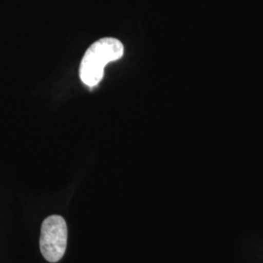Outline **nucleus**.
Returning <instances> with one entry per match:
<instances>
[{
    "label": "nucleus",
    "instance_id": "f03ea898",
    "mask_svg": "<svg viewBox=\"0 0 263 263\" xmlns=\"http://www.w3.org/2000/svg\"><path fill=\"white\" fill-rule=\"evenodd\" d=\"M67 226L63 216H48L42 222L40 251L49 262H58L66 253Z\"/></svg>",
    "mask_w": 263,
    "mask_h": 263
},
{
    "label": "nucleus",
    "instance_id": "f257e3e1",
    "mask_svg": "<svg viewBox=\"0 0 263 263\" xmlns=\"http://www.w3.org/2000/svg\"><path fill=\"white\" fill-rule=\"evenodd\" d=\"M124 54V46L116 38H102L86 51L82 59L79 74L82 82L94 87L104 76V66L119 60Z\"/></svg>",
    "mask_w": 263,
    "mask_h": 263
}]
</instances>
